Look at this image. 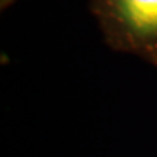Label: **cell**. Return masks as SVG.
Masks as SVG:
<instances>
[{"mask_svg":"<svg viewBox=\"0 0 157 157\" xmlns=\"http://www.w3.org/2000/svg\"><path fill=\"white\" fill-rule=\"evenodd\" d=\"M106 44L157 67V0H90Z\"/></svg>","mask_w":157,"mask_h":157,"instance_id":"6da1fadb","label":"cell"},{"mask_svg":"<svg viewBox=\"0 0 157 157\" xmlns=\"http://www.w3.org/2000/svg\"><path fill=\"white\" fill-rule=\"evenodd\" d=\"M13 2H15V0H0V7H2V9L9 7V6H10Z\"/></svg>","mask_w":157,"mask_h":157,"instance_id":"7a4b0ae2","label":"cell"}]
</instances>
